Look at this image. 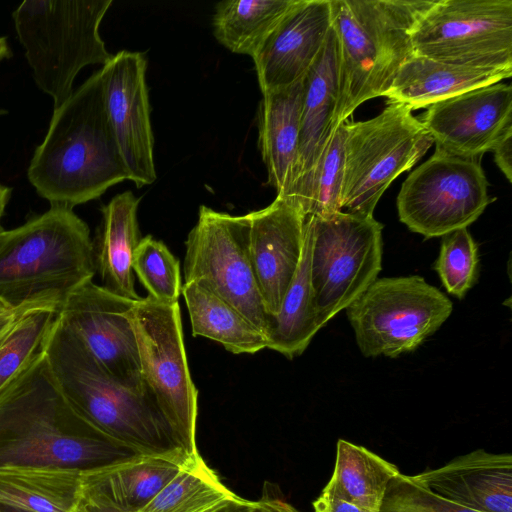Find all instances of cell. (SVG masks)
Here are the masks:
<instances>
[{
	"instance_id": "cell-1",
	"label": "cell",
	"mask_w": 512,
	"mask_h": 512,
	"mask_svg": "<svg viewBox=\"0 0 512 512\" xmlns=\"http://www.w3.org/2000/svg\"><path fill=\"white\" fill-rule=\"evenodd\" d=\"M136 455L101 434L73 409L44 351L0 392V468L85 472Z\"/></svg>"
},
{
	"instance_id": "cell-2",
	"label": "cell",
	"mask_w": 512,
	"mask_h": 512,
	"mask_svg": "<svg viewBox=\"0 0 512 512\" xmlns=\"http://www.w3.org/2000/svg\"><path fill=\"white\" fill-rule=\"evenodd\" d=\"M27 176L51 206H75L129 180L105 107L100 69L55 108Z\"/></svg>"
},
{
	"instance_id": "cell-3",
	"label": "cell",
	"mask_w": 512,
	"mask_h": 512,
	"mask_svg": "<svg viewBox=\"0 0 512 512\" xmlns=\"http://www.w3.org/2000/svg\"><path fill=\"white\" fill-rule=\"evenodd\" d=\"M44 354L64 397L101 434L138 455L188 459L149 391L130 389L114 379L59 315Z\"/></svg>"
},
{
	"instance_id": "cell-4",
	"label": "cell",
	"mask_w": 512,
	"mask_h": 512,
	"mask_svg": "<svg viewBox=\"0 0 512 512\" xmlns=\"http://www.w3.org/2000/svg\"><path fill=\"white\" fill-rule=\"evenodd\" d=\"M96 274L88 225L64 206L50 208L0 233V301L61 308L67 296Z\"/></svg>"
},
{
	"instance_id": "cell-5",
	"label": "cell",
	"mask_w": 512,
	"mask_h": 512,
	"mask_svg": "<svg viewBox=\"0 0 512 512\" xmlns=\"http://www.w3.org/2000/svg\"><path fill=\"white\" fill-rule=\"evenodd\" d=\"M436 0H331L339 57L335 123L382 97L414 55L411 33Z\"/></svg>"
},
{
	"instance_id": "cell-6",
	"label": "cell",
	"mask_w": 512,
	"mask_h": 512,
	"mask_svg": "<svg viewBox=\"0 0 512 512\" xmlns=\"http://www.w3.org/2000/svg\"><path fill=\"white\" fill-rule=\"evenodd\" d=\"M112 0L24 1L13 12L19 42L38 88L54 109L72 94L86 66L105 65L112 54L99 32Z\"/></svg>"
},
{
	"instance_id": "cell-7",
	"label": "cell",
	"mask_w": 512,
	"mask_h": 512,
	"mask_svg": "<svg viewBox=\"0 0 512 512\" xmlns=\"http://www.w3.org/2000/svg\"><path fill=\"white\" fill-rule=\"evenodd\" d=\"M434 144L412 111L388 102L375 117L345 121L341 211L373 216L381 196Z\"/></svg>"
},
{
	"instance_id": "cell-8",
	"label": "cell",
	"mask_w": 512,
	"mask_h": 512,
	"mask_svg": "<svg viewBox=\"0 0 512 512\" xmlns=\"http://www.w3.org/2000/svg\"><path fill=\"white\" fill-rule=\"evenodd\" d=\"M129 318L136 336L143 385L178 448L194 460L200 456L196 444L198 391L188 366L179 304L147 296L134 303Z\"/></svg>"
},
{
	"instance_id": "cell-9",
	"label": "cell",
	"mask_w": 512,
	"mask_h": 512,
	"mask_svg": "<svg viewBox=\"0 0 512 512\" xmlns=\"http://www.w3.org/2000/svg\"><path fill=\"white\" fill-rule=\"evenodd\" d=\"M306 220L311 231L310 281L323 327L377 279L383 225L373 216L343 211Z\"/></svg>"
},
{
	"instance_id": "cell-10",
	"label": "cell",
	"mask_w": 512,
	"mask_h": 512,
	"mask_svg": "<svg viewBox=\"0 0 512 512\" xmlns=\"http://www.w3.org/2000/svg\"><path fill=\"white\" fill-rule=\"evenodd\" d=\"M439 289L418 275L377 278L345 310L365 357L414 351L452 313Z\"/></svg>"
},
{
	"instance_id": "cell-11",
	"label": "cell",
	"mask_w": 512,
	"mask_h": 512,
	"mask_svg": "<svg viewBox=\"0 0 512 512\" xmlns=\"http://www.w3.org/2000/svg\"><path fill=\"white\" fill-rule=\"evenodd\" d=\"M415 55L512 70V0H436L411 33Z\"/></svg>"
},
{
	"instance_id": "cell-12",
	"label": "cell",
	"mask_w": 512,
	"mask_h": 512,
	"mask_svg": "<svg viewBox=\"0 0 512 512\" xmlns=\"http://www.w3.org/2000/svg\"><path fill=\"white\" fill-rule=\"evenodd\" d=\"M481 158H463L436 147L404 180L397 196L399 220L425 239L467 228L494 198Z\"/></svg>"
},
{
	"instance_id": "cell-13",
	"label": "cell",
	"mask_w": 512,
	"mask_h": 512,
	"mask_svg": "<svg viewBox=\"0 0 512 512\" xmlns=\"http://www.w3.org/2000/svg\"><path fill=\"white\" fill-rule=\"evenodd\" d=\"M249 222L200 206L185 241L184 283L198 281L239 310L266 336L265 310L249 255Z\"/></svg>"
},
{
	"instance_id": "cell-14",
	"label": "cell",
	"mask_w": 512,
	"mask_h": 512,
	"mask_svg": "<svg viewBox=\"0 0 512 512\" xmlns=\"http://www.w3.org/2000/svg\"><path fill=\"white\" fill-rule=\"evenodd\" d=\"M135 302L91 280L67 296L59 319L114 379L130 389L145 390L129 318Z\"/></svg>"
},
{
	"instance_id": "cell-15",
	"label": "cell",
	"mask_w": 512,
	"mask_h": 512,
	"mask_svg": "<svg viewBox=\"0 0 512 512\" xmlns=\"http://www.w3.org/2000/svg\"><path fill=\"white\" fill-rule=\"evenodd\" d=\"M146 68L144 54L124 50L100 68L108 118L137 188L156 180Z\"/></svg>"
},
{
	"instance_id": "cell-16",
	"label": "cell",
	"mask_w": 512,
	"mask_h": 512,
	"mask_svg": "<svg viewBox=\"0 0 512 512\" xmlns=\"http://www.w3.org/2000/svg\"><path fill=\"white\" fill-rule=\"evenodd\" d=\"M437 148L463 158H481L512 130V88L495 83L427 108L418 117Z\"/></svg>"
},
{
	"instance_id": "cell-17",
	"label": "cell",
	"mask_w": 512,
	"mask_h": 512,
	"mask_svg": "<svg viewBox=\"0 0 512 512\" xmlns=\"http://www.w3.org/2000/svg\"><path fill=\"white\" fill-rule=\"evenodd\" d=\"M246 216L254 275L265 310L274 316L302 258L306 217L293 202L278 196L267 207Z\"/></svg>"
},
{
	"instance_id": "cell-18",
	"label": "cell",
	"mask_w": 512,
	"mask_h": 512,
	"mask_svg": "<svg viewBox=\"0 0 512 512\" xmlns=\"http://www.w3.org/2000/svg\"><path fill=\"white\" fill-rule=\"evenodd\" d=\"M331 0H297L253 58L262 94L301 80L331 28Z\"/></svg>"
},
{
	"instance_id": "cell-19",
	"label": "cell",
	"mask_w": 512,
	"mask_h": 512,
	"mask_svg": "<svg viewBox=\"0 0 512 512\" xmlns=\"http://www.w3.org/2000/svg\"><path fill=\"white\" fill-rule=\"evenodd\" d=\"M190 461L193 460L174 456L136 455L82 472L76 512H137Z\"/></svg>"
},
{
	"instance_id": "cell-20",
	"label": "cell",
	"mask_w": 512,
	"mask_h": 512,
	"mask_svg": "<svg viewBox=\"0 0 512 512\" xmlns=\"http://www.w3.org/2000/svg\"><path fill=\"white\" fill-rule=\"evenodd\" d=\"M338 91V42L331 24L322 49L303 77L298 162L293 187L286 197L296 206L337 126L335 116Z\"/></svg>"
},
{
	"instance_id": "cell-21",
	"label": "cell",
	"mask_w": 512,
	"mask_h": 512,
	"mask_svg": "<svg viewBox=\"0 0 512 512\" xmlns=\"http://www.w3.org/2000/svg\"><path fill=\"white\" fill-rule=\"evenodd\" d=\"M434 493L477 512H512V455L482 448L414 475Z\"/></svg>"
},
{
	"instance_id": "cell-22",
	"label": "cell",
	"mask_w": 512,
	"mask_h": 512,
	"mask_svg": "<svg viewBox=\"0 0 512 512\" xmlns=\"http://www.w3.org/2000/svg\"><path fill=\"white\" fill-rule=\"evenodd\" d=\"M303 78L263 94L258 109V144L268 184L286 198L293 187L299 150Z\"/></svg>"
},
{
	"instance_id": "cell-23",
	"label": "cell",
	"mask_w": 512,
	"mask_h": 512,
	"mask_svg": "<svg viewBox=\"0 0 512 512\" xmlns=\"http://www.w3.org/2000/svg\"><path fill=\"white\" fill-rule=\"evenodd\" d=\"M511 75L512 70L456 65L414 54L401 66L383 97L413 111Z\"/></svg>"
},
{
	"instance_id": "cell-24",
	"label": "cell",
	"mask_w": 512,
	"mask_h": 512,
	"mask_svg": "<svg viewBox=\"0 0 512 512\" xmlns=\"http://www.w3.org/2000/svg\"><path fill=\"white\" fill-rule=\"evenodd\" d=\"M140 199L131 191L114 196L101 209L94 246L96 273L110 292L138 301L132 262L141 240L137 210Z\"/></svg>"
},
{
	"instance_id": "cell-25",
	"label": "cell",
	"mask_w": 512,
	"mask_h": 512,
	"mask_svg": "<svg viewBox=\"0 0 512 512\" xmlns=\"http://www.w3.org/2000/svg\"><path fill=\"white\" fill-rule=\"evenodd\" d=\"M192 335L220 343L233 354H254L267 348V338L229 302L198 281L186 282L182 292Z\"/></svg>"
},
{
	"instance_id": "cell-26",
	"label": "cell",
	"mask_w": 512,
	"mask_h": 512,
	"mask_svg": "<svg viewBox=\"0 0 512 512\" xmlns=\"http://www.w3.org/2000/svg\"><path fill=\"white\" fill-rule=\"evenodd\" d=\"M311 231L305 218L304 246L297 273L279 312L270 316L266 333L267 349L288 359L300 356L322 328L310 281Z\"/></svg>"
},
{
	"instance_id": "cell-27",
	"label": "cell",
	"mask_w": 512,
	"mask_h": 512,
	"mask_svg": "<svg viewBox=\"0 0 512 512\" xmlns=\"http://www.w3.org/2000/svg\"><path fill=\"white\" fill-rule=\"evenodd\" d=\"M82 471L0 468V503L30 512H76Z\"/></svg>"
},
{
	"instance_id": "cell-28",
	"label": "cell",
	"mask_w": 512,
	"mask_h": 512,
	"mask_svg": "<svg viewBox=\"0 0 512 512\" xmlns=\"http://www.w3.org/2000/svg\"><path fill=\"white\" fill-rule=\"evenodd\" d=\"M400 473L367 448L339 439L332 476L322 492L369 512H379L391 480Z\"/></svg>"
},
{
	"instance_id": "cell-29",
	"label": "cell",
	"mask_w": 512,
	"mask_h": 512,
	"mask_svg": "<svg viewBox=\"0 0 512 512\" xmlns=\"http://www.w3.org/2000/svg\"><path fill=\"white\" fill-rule=\"evenodd\" d=\"M297 0H225L217 3L213 33L231 52L252 59Z\"/></svg>"
},
{
	"instance_id": "cell-30",
	"label": "cell",
	"mask_w": 512,
	"mask_h": 512,
	"mask_svg": "<svg viewBox=\"0 0 512 512\" xmlns=\"http://www.w3.org/2000/svg\"><path fill=\"white\" fill-rule=\"evenodd\" d=\"M235 495L199 456L137 512H208Z\"/></svg>"
},
{
	"instance_id": "cell-31",
	"label": "cell",
	"mask_w": 512,
	"mask_h": 512,
	"mask_svg": "<svg viewBox=\"0 0 512 512\" xmlns=\"http://www.w3.org/2000/svg\"><path fill=\"white\" fill-rule=\"evenodd\" d=\"M58 315L54 305H31L0 336V392L44 351Z\"/></svg>"
},
{
	"instance_id": "cell-32",
	"label": "cell",
	"mask_w": 512,
	"mask_h": 512,
	"mask_svg": "<svg viewBox=\"0 0 512 512\" xmlns=\"http://www.w3.org/2000/svg\"><path fill=\"white\" fill-rule=\"evenodd\" d=\"M345 121L339 123L320 156L309 185L297 204L304 216H323L341 211L344 173Z\"/></svg>"
},
{
	"instance_id": "cell-33",
	"label": "cell",
	"mask_w": 512,
	"mask_h": 512,
	"mask_svg": "<svg viewBox=\"0 0 512 512\" xmlns=\"http://www.w3.org/2000/svg\"><path fill=\"white\" fill-rule=\"evenodd\" d=\"M132 268L148 296L163 303L178 302L183 286L179 261L162 241L151 235L141 238Z\"/></svg>"
},
{
	"instance_id": "cell-34",
	"label": "cell",
	"mask_w": 512,
	"mask_h": 512,
	"mask_svg": "<svg viewBox=\"0 0 512 512\" xmlns=\"http://www.w3.org/2000/svg\"><path fill=\"white\" fill-rule=\"evenodd\" d=\"M478 245L467 228L442 237L434 269L446 291L463 299L478 275Z\"/></svg>"
},
{
	"instance_id": "cell-35",
	"label": "cell",
	"mask_w": 512,
	"mask_h": 512,
	"mask_svg": "<svg viewBox=\"0 0 512 512\" xmlns=\"http://www.w3.org/2000/svg\"><path fill=\"white\" fill-rule=\"evenodd\" d=\"M379 512H477L442 497L414 476L399 473L388 485Z\"/></svg>"
},
{
	"instance_id": "cell-36",
	"label": "cell",
	"mask_w": 512,
	"mask_h": 512,
	"mask_svg": "<svg viewBox=\"0 0 512 512\" xmlns=\"http://www.w3.org/2000/svg\"><path fill=\"white\" fill-rule=\"evenodd\" d=\"M494 161L506 179L512 182V130L507 132L492 149Z\"/></svg>"
},
{
	"instance_id": "cell-37",
	"label": "cell",
	"mask_w": 512,
	"mask_h": 512,
	"mask_svg": "<svg viewBox=\"0 0 512 512\" xmlns=\"http://www.w3.org/2000/svg\"><path fill=\"white\" fill-rule=\"evenodd\" d=\"M312 506L315 512H369L324 492L313 501Z\"/></svg>"
},
{
	"instance_id": "cell-38",
	"label": "cell",
	"mask_w": 512,
	"mask_h": 512,
	"mask_svg": "<svg viewBox=\"0 0 512 512\" xmlns=\"http://www.w3.org/2000/svg\"><path fill=\"white\" fill-rule=\"evenodd\" d=\"M208 512H261V509L257 501L245 500L235 495Z\"/></svg>"
},
{
	"instance_id": "cell-39",
	"label": "cell",
	"mask_w": 512,
	"mask_h": 512,
	"mask_svg": "<svg viewBox=\"0 0 512 512\" xmlns=\"http://www.w3.org/2000/svg\"><path fill=\"white\" fill-rule=\"evenodd\" d=\"M257 502L261 512H299L289 503L275 497L264 495Z\"/></svg>"
},
{
	"instance_id": "cell-40",
	"label": "cell",
	"mask_w": 512,
	"mask_h": 512,
	"mask_svg": "<svg viewBox=\"0 0 512 512\" xmlns=\"http://www.w3.org/2000/svg\"><path fill=\"white\" fill-rule=\"evenodd\" d=\"M31 305L10 309L0 314V336L13 324L19 314Z\"/></svg>"
},
{
	"instance_id": "cell-41",
	"label": "cell",
	"mask_w": 512,
	"mask_h": 512,
	"mask_svg": "<svg viewBox=\"0 0 512 512\" xmlns=\"http://www.w3.org/2000/svg\"><path fill=\"white\" fill-rule=\"evenodd\" d=\"M12 188L0 183V233L4 230L1 225V219L4 215L5 208L11 197Z\"/></svg>"
},
{
	"instance_id": "cell-42",
	"label": "cell",
	"mask_w": 512,
	"mask_h": 512,
	"mask_svg": "<svg viewBox=\"0 0 512 512\" xmlns=\"http://www.w3.org/2000/svg\"><path fill=\"white\" fill-rule=\"evenodd\" d=\"M11 55L12 52L9 47L7 38L5 36H0V62L10 58Z\"/></svg>"
},
{
	"instance_id": "cell-43",
	"label": "cell",
	"mask_w": 512,
	"mask_h": 512,
	"mask_svg": "<svg viewBox=\"0 0 512 512\" xmlns=\"http://www.w3.org/2000/svg\"><path fill=\"white\" fill-rule=\"evenodd\" d=\"M0 510L1 512H30L27 510H23L14 506H10L7 504L0 503Z\"/></svg>"
},
{
	"instance_id": "cell-44",
	"label": "cell",
	"mask_w": 512,
	"mask_h": 512,
	"mask_svg": "<svg viewBox=\"0 0 512 512\" xmlns=\"http://www.w3.org/2000/svg\"><path fill=\"white\" fill-rule=\"evenodd\" d=\"M11 308L7 307L2 301H0V314L1 313H4L8 310H10Z\"/></svg>"
},
{
	"instance_id": "cell-45",
	"label": "cell",
	"mask_w": 512,
	"mask_h": 512,
	"mask_svg": "<svg viewBox=\"0 0 512 512\" xmlns=\"http://www.w3.org/2000/svg\"><path fill=\"white\" fill-rule=\"evenodd\" d=\"M0 512H1V510H0Z\"/></svg>"
}]
</instances>
